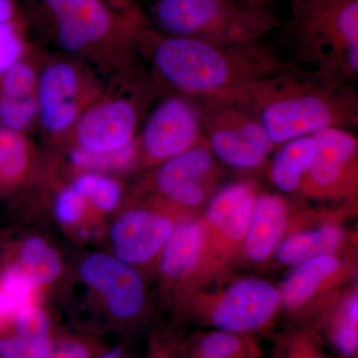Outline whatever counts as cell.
I'll return each instance as SVG.
<instances>
[{
    "label": "cell",
    "mask_w": 358,
    "mask_h": 358,
    "mask_svg": "<svg viewBox=\"0 0 358 358\" xmlns=\"http://www.w3.org/2000/svg\"><path fill=\"white\" fill-rule=\"evenodd\" d=\"M248 44V43H246ZM245 44L220 45L188 37H169L155 49V64L176 88L210 98H235L265 74L240 51Z\"/></svg>",
    "instance_id": "6da1fadb"
},
{
    "label": "cell",
    "mask_w": 358,
    "mask_h": 358,
    "mask_svg": "<svg viewBox=\"0 0 358 358\" xmlns=\"http://www.w3.org/2000/svg\"><path fill=\"white\" fill-rule=\"evenodd\" d=\"M243 96L254 106L273 145L341 126L345 120L338 100L313 87L261 81L250 85L237 98Z\"/></svg>",
    "instance_id": "7a4b0ae2"
},
{
    "label": "cell",
    "mask_w": 358,
    "mask_h": 358,
    "mask_svg": "<svg viewBox=\"0 0 358 358\" xmlns=\"http://www.w3.org/2000/svg\"><path fill=\"white\" fill-rule=\"evenodd\" d=\"M154 16L173 37L220 45L250 43L274 21L260 7L242 0H159Z\"/></svg>",
    "instance_id": "3957f363"
},
{
    "label": "cell",
    "mask_w": 358,
    "mask_h": 358,
    "mask_svg": "<svg viewBox=\"0 0 358 358\" xmlns=\"http://www.w3.org/2000/svg\"><path fill=\"white\" fill-rule=\"evenodd\" d=\"M281 306L279 289L260 279H243L213 299L202 312L203 320L220 331L253 333L267 326Z\"/></svg>",
    "instance_id": "277c9868"
},
{
    "label": "cell",
    "mask_w": 358,
    "mask_h": 358,
    "mask_svg": "<svg viewBox=\"0 0 358 358\" xmlns=\"http://www.w3.org/2000/svg\"><path fill=\"white\" fill-rule=\"evenodd\" d=\"M204 121L212 152L228 166H258L272 150L260 122L241 110L219 106L207 110Z\"/></svg>",
    "instance_id": "5b68a950"
},
{
    "label": "cell",
    "mask_w": 358,
    "mask_h": 358,
    "mask_svg": "<svg viewBox=\"0 0 358 358\" xmlns=\"http://www.w3.org/2000/svg\"><path fill=\"white\" fill-rule=\"evenodd\" d=\"M296 22L306 39L331 45L357 73L358 0H303L296 9Z\"/></svg>",
    "instance_id": "8992f818"
},
{
    "label": "cell",
    "mask_w": 358,
    "mask_h": 358,
    "mask_svg": "<svg viewBox=\"0 0 358 358\" xmlns=\"http://www.w3.org/2000/svg\"><path fill=\"white\" fill-rule=\"evenodd\" d=\"M310 136L315 154L301 181L303 190L313 195L345 193L357 176V138L339 127L320 129Z\"/></svg>",
    "instance_id": "52a82bcc"
},
{
    "label": "cell",
    "mask_w": 358,
    "mask_h": 358,
    "mask_svg": "<svg viewBox=\"0 0 358 358\" xmlns=\"http://www.w3.org/2000/svg\"><path fill=\"white\" fill-rule=\"evenodd\" d=\"M81 275L85 282L102 294L110 313L117 319H133L143 310V281L129 264L96 254L84 261Z\"/></svg>",
    "instance_id": "ba28073f"
},
{
    "label": "cell",
    "mask_w": 358,
    "mask_h": 358,
    "mask_svg": "<svg viewBox=\"0 0 358 358\" xmlns=\"http://www.w3.org/2000/svg\"><path fill=\"white\" fill-rule=\"evenodd\" d=\"M200 134L199 113L181 99L160 103L143 131V143L152 159L166 160L194 148Z\"/></svg>",
    "instance_id": "9c48e42d"
},
{
    "label": "cell",
    "mask_w": 358,
    "mask_h": 358,
    "mask_svg": "<svg viewBox=\"0 0 358 358\" xmlns=\"http://www.w3.org/2000/svg\"><path fill=\"white\" fill-rule=\"evenodd\" d=\"M215 166L209 148L195 145L164 160L155 181L167 199L182 206L197 207L206 199Z\"/></svg>",
    "instance_id": "30bf717a"
},
{
    "label": "cell",
    "mask_w": 358,
    "mask_h": 358,
    "mask_svg": "<svg viewBox=\"0 0 358 358\" xmlns=\"http://www.w3.org/2000/svg\"><path fill=\"white\" fill-rule=\"evenodd\" d=\"M176 227L171 219L155 212H127L110 231L115 255L127 264L148 262L164 248Z\"/></svg>",
    "instance_id": "8fae6325"
},
{
    "label": "cell",
    "mask_w": 358,
    "mask_h": 358,
    "mask_svg": "<svg viewBox=\"0 0 358 358\" xmlns=\"http://www.w3.org/2000/svg\"><path fill=\"white\" fill-rule=\"evenodd\" d=\"M57 25L61 46L79 52L98 43L112 28L110 11L102 0H45Z\"/></svg>",
    "instance_id": "7c38bea8"
},
{
    "label": "cell",
    "mask_w": 358,
    "mask_h": 358,
    "mask_svg": "<svg viewBox=\"0 0 358 358\" xmlns=\"http://www.w3.org/2000/svg\"><path fill=\"white\" fill-rule=\"evenodd\" d=\"M138 115L131 103L113 100L85 113L78 122L77 141L87 152H112L133 141Z\"/></svg>",
    "instance_id": "4fadbf2b"
},
{
    "label": "cell",
    "mask_w": 358,
    "mask_h": 358,
    "mask_svg": "<svg viewBox=\"0 0 358 358\" xmlns=\"http://www.w3.org/2000/svg\"><path fill=\"white\" fill-rule=\"evenodd\" d=\"M257 195L250 183L238 182L225 186L211 199L203 219L207 236L221 247L243 243Z\"/></svg>",
    "instance_id": "5bb4252c"
},
{
    "label": "cell",
    "mask_w": 358,
    "mask_h": 358,
    "mask_svg": "<svg viewBox=\"0 0 358 358\" xmlns=\"http://www.w3.org/2000/svg\"><path fill=\"white\" fill-rule=\"evenodd\" d=\"M287 228V206L279 195L257 196L244 239L250 260L264 262L281 243Z\"/></svg>",
    "instance_id": "9a60e30c"
},
{
    "label": "cell",
    "mask_w": 358,
    "mask_h": 358,
    "mask_svg": "<svg viewBox=\"0 0 358 358\" xmlns=\"http://www.w3.org/2000/svg\"><path fill=\"white\" fill-rule=\"evenodd\" d=\"M206 245L204 220L179 224L162 249L159 268L162 274L171 279L187 277L203 259Z\"/></svg>",
    "instance_id": "2e32d148"
},
{
    "label": "cell",
    "mask_w": 358,
    "mask_h": 358,
    "mask_svg": "<svg viewBox=\"0 0 358 358\" xmlns=\"http://www.w3.org/2000/svg\"><path fill=\"white\" fill-rule=\"evenodd\" d=\"M341 265L334 255L315 257L296 265L279 289L281 306L288 310L301 307L338 272Z\"/></svg>",
    "instance_id": "e0dca14e"
},
{
    "label": "cell",
    "mask_w": 358,
    "mask_h": 358,
    "mask_svg": "<svg viewBox=\"0 0 358 358\" xmlns=\"http://www.w3.org/2000/svg\"><path fill=\"white\" fill-rule=\"evenodd\" d=\"M343 241V229L329 224L289 237L277 247L275 256L282 265L296 266L315 257L333 255Z\"/></svg>",
    "instance_id": "ac0fdd59"
},
{
    "label": "cell",
    "mask_w": 358,
    "mask_h": 358,
    "mask_svg": "<svg viewBox=\"0 0 358 358\" xmlns=\"http://www.w3.org/2000/svg\"><path fill=\"white\" fill-rule=\"evenodd\" d=\"M315 154L313 136H303L284 143L272 166L273 182L284 192H293L301 185Z\"/></svg>",
    "instance_id": "d6986e66"
},
{
    "label": "cell",
    "mask_w": 358,
    "mask_h": 358,
    "mask_svg": "<svg viewBox=\"0 0 358 358\" xmlns=\"http://www.w3.org/2000/svg\"><path fill=\"white\" fill-rule=\"evenodd\" d=\"M79 87L76 70L66 63L49 66L37 85L38 110L72 102Z\"/></svg>",
    "instance_id": "ffe728a7"
},
{
    "label": "cell",
    "mask_w": 358,
    "mask_h": 358,
    "mask_svg": "<svg viewBox=\"0 0 358 358\" xmlns=\"http://www.w3.org/2000/svg\"><path fill=\"white\" fill-rule=\"evenodd\" d=\"M20 265L38 286L54 281L60 275V259L43 240L30 238L21 248Z\"/></svg>",
    "instance_id": "44dd1931"
},
{
    "label": "cell",
    "mask_w": 358,
    "mask_h": 358,
    "mask_svg": "<svg viewBox=\"0 0 358 358\" xmlns=\"http://www.w3.org/2000/svg\"><path fill=\"white\" fill-rule=\"evenodd\" d=\"M358 296L353 294L341 306L331 329V341L345 358L357 357L358 352Z\"/></svg>",
    "instance_id": "7402d4cb"
},
{
    "label": "cell",
    "mask_w": 358,
    "mask_h": 358,
    "mask_svg": "<svg viewBox=\"0 0 358 358\" xmlns=\"http://www.w3.org/2000/svg\"><path fill=\"white\" fill-rule=\"evenodd\" d=\"M28 162L24 140L8 129H0V182H13L24 173Z\"/></svg>",
    "instance_id": "603a6c76"
},
{
    "label": "cell",
    "mask_w": 358,
    "mask_h": 358,
    "mask_svg": "<svg viewBox=\"0 0 358 358\" xmlns=\"http://www.w3.org/2000/svg\"><path fill=\"white\" fill-rule=\"evenodd\" d=\"M84 199H90L96 208L110 211L117 207L121 200V187L114 179L96 173H87L80 176L73 185Z\"/></svg>",
    "instance_id": "cb8c5ba5"
},
{
    "label": "cell",
    "mask_w": 358,
    "mask_h": 358,
    "mask_svg": "<svg viewBox=\"0 0 358 358\" xmlns=\"http://www.w3.org/2000/svg\"><path fill=\"white\" fill-rule=\"evenodd\" d=\"M195 355L206 358H250V350L243 334L216 329L200 338Z\"/></svg>",
    "instance_id": "d4e9b609"
},
{
    "label": "cell",
    "mask_w": 358,
    "mask_h": 358,
    "mask_svg": "<svg viewBox=\"0 0 358 358\" xmlns=\"http://www.w3.org/2000/svg\"><path fill=\"white\" fill-rule=\"evenodd\" d=\"M136 145L131 141L126 147L112 152H93L87 150H75L71 160L75 166L98 171H115L129 166L136 157Z\"/></svg>",
    "instance_id": "484cf974"
},
{
    "label": "cell",
    "mask_w": 358,
    "mask_h": 358,
    "mask_svg": "<svg viewBox=\"0 0 358 358\" xmlns=\"http://www.w3.org/2000/svg\"><path fill=\"white\" fill-rule=\"evenodd\" d=\"M53 348L49 336L16 333L15 336L0 339V358H44Z\"/></svg>",
    "instance_id": "4316f807"
},
{
    "label": "cell",
    "mask_w": 358,
    "mask_h": 358,
    "mask_svg": "<svg viewBox=\"0 0 358 358\" xmlns=\"http://www.w3.org/2000/svg\"><path fill=\"white\" fill-rule=\"evenodd\" d=\"M37 112L38 103L33 96L24 98L1 96L0 98V121L10 131H21L29 126Z\"/></svg>",
    "instance_id": "83f0119b"
},
{
    "label": "cell",
    "mask_w": 358,
    "mask_h": 358,
    "mask_svg": "<svg viewBox=\"0 0 358 358\" xmlns=\"http://www.w3.org/2000/svg\"><path fill=\"white\" fill-rule=\"evenodd\" d=\"M36 87V76L29 65L16 62L4 74L2 96L24 98L33 96Z\"/></svg>",
    "instance_id": "f1b7e54d"
},
{
    "label": "cell",
    "mask_w": 358,
    "mask_h": 358,
    "mask_svg": "<svg viewBox=\"0 0 358 358\" xmlns=\"http://www.w3.org/2000/svg\"><path fill=\"white\" fill-rule=\"evenodd\" d=\"M0 286L7 293L13 294L22 305H27L31 301L33 291L38 287V285L32 279L20 264L10 266L6 272L2 274L0 280Z\"/></svg>",
    "instance_id": "f546056e"
},
{
    "label": "cell",
    "mask_w": 358,
    "mask_h": 358,
    "mask_svg": "<svg viewBox=\"0 0 358 358\" xmlns=\"http://www.w3.org/2000/svg\"><path fill=\"white\" fill-rule=\"evenodd\" d=\"M17 334L26 336H48L50 320L46 313L31 303L22 306L16 313L13 320Z\"/></svg>",
    "instance_id": "4dcf8cb0"
},
{
    "label": "cell",
    "mask_w": 358,
    "mask_h": 358,
    "mask_svg": "<svg viewBox=\"0 0 358 358\" xmlns=\"http://www.w3.org/2000/svg\"><path fill=\"white\" fill-rule=\"evenodd\" d=\"M77 115L78 108L74 101L40 110L42 124L51 133H60L70 128L73 122L76 121Z\"/></svg>",
    "instance_id": "1f68e13d"
},
{
    "label": "cell",
    "mask_w": 358,
    "mask_h": 358,
    "mask_svg": "<svg viewBox=\"0 0 358 358\" xmlns=\"http://www.w3.org/2000/svg\"><path fill=\"white\" fill-rule=\"evenodd\" d=\"M79 192L73 187L67 188L59 194L56 201V215L61 222L73 224L77 222L84 214L86 202Z\"/></svg>",
    "instance_id": "d6a6232c"
},
{
    "label": "cell",
    "mask_w": 358,
    "mask_h": 358,
    "mask_svg": "<svg viewBox=\"0 0 358 358\" xmlns=\"http://www.w3.org/2000/svg\"><path fill=\"white\" fill-rule=\"evenodd\" d=\"M22 49V43L13 26L9 23L0 25V74L17 62Z\"/></svg>",
    "instance_id": "836d02e7"
},
{
    "label": "cell",
    "mask_w": 358,
    "mask_h": 358,
    "mask_svg": "<svg viewBox=\"0 0 358 358\" xmlns=\"http://www.w3.org/2000/svg\"><path fill=\"white\" fill-rule=\"evenodd\" d=\"M288 358H327L315 348L312 339L307 336H299L289 345Z\"/></svg>",
    "instance_id": "e575fe53"
},
{
    "label": "cell",
    "mask_w": 358,
    "mask_h": 358,
    "mask_svg": "<svg viewBox=\"0 0 358 358\" xmlns=\"http://www.w3.org/2000/svg\"><path fill=\"white\" fill-rule=\"evenodd\" d=\"M44 358H91V352L82 343L67 341L52 348Z\"/></svg>",
    "instance_id": "d590c367"
},
{
    "label": "cell",
    "mask_w": 358,
    "mask_h": 358,
    "mask_svg": "<svg viewBox=\"0 0 358 358\" xmlns=\"http://www.w3.org/2000/svg\"><path fill=\"white\" fill-rule=\"evenodd\" d=\"M22 303L0 286V327L14 320Z\"/></svg>",
    "instance_id": "8d00e7d4"
},
{
    "label": "cell",
    "mask_w": 358,
    "mask_h": 358,
    "mask_svg": "<svg viewBox=\"0 0 358 358\" xmlns=\"http://www.w3.org/2000/svg\"><path fill=\"white\" fill-rule=\"evenodd\" d=\"M13 15V4L9 0H0V25L8 23Z\"/></svg>",
    "instance_id": "74e56055"
},
{
    "label": "cell",
    "mask_w": 358,
    "mask_h": 358,
    "mask_svg": "<svg viewBox=\"0 0 358 358\" xmlns=\"http://www.w3.org/2000/svg\"><path fill=\"white\" fill-rule=\"evenodd\" d=\"M100 358H122V352L119 348H115V350H110L109 352H106Z\"/></svg>",
    "instance_id": "f35d334b"
},
{
    "label": "cell",
    "mask_w": 358,
    "mask_h": 358,
    "mask_svg": "<svg viewBox=\"0 0 358 358\" xmlns=\"http://www.w3.org/2000/svg\"><path fill=\"white\" fill-rule=\"evenodd\" d=\"M242 1L245 2V3L249 4V6L260 7L262 8V4L266 0H242Z\"/></svg>",
    "instance_id": "ab89813d"
},
{
    "label": "cell",
    "mask_w": 358,
    "mask_h": 358,
    "mask_svg": "<svg viewBox=\"0 0 358 358\" xmlns=\"http://www.w3.org/2000/svg\"><path fill=\"white\" fill-rule=\"evenodd\" d=\"M193 358H206V357H200V355H194V357H193Z\"/></svg>",
    "instance_id": "60d3db41"
}]
</instances>
